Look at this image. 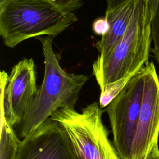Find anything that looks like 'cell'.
<instances>
[{
	"instance_id": "6da1fadb",
	"label": "cell",
	"mask_w": 159,
	"mask_h": 159,
	"mask_svg": "<svg viewBox=\"0 0 159 159\" xmlns=\"http://www.w3.org/2000/svg\"><path fill=\"white\" fill-rule=\"evenodd\" d=\"M83 0H6L0 2V35L13 48L28 39L57 36L78 20Z\"/></svg>"
},
{
	"instance_id": "7a4b0ae2",
	"label": "cell",
	"mask_w": 159,
	"mask_h": 159,
	"mask_svg": "<svg viewBox=\"0 0 159 159\" xmlns=\"http://www.w3.org/2000/svg\"><path fill=\"white\" fill-rule=\"evenodd\" d=\"M54 37H37L42 46L45 72L42 83L19 125L22 139L36 130L57 109L75 106L80 91L89 78L83 74L67 73L61 67L52 47Z\"/></svg>"
},
{
	"instance_id": "3957f363",
	"label": "cell",
	"mask_w": 159,
	"mask_h": 159,
	"mask_svg": "<svg viewBox=\"0 0 159 159\" xmlns=\"http://www.w3.org/2000/svg\"><path fill=\"white\" fill-rule=\"evenodd\" d=\"M150 14L145 0H137L134 11L120 42L106 57H98L93 73L99 86L132 76L148 62L152 42Z\"/></svg>"
},
{
	"instance_id": "277c9868",
	"label": "cell",
	"mask_w": 159,
	"mask_h": 159,
	"mask_svg": "<svg viewBox=\"0 0 159 159\" xmlns=\"http://www.w3.org/2000/svg\"><path fill=\"white\" fill-rule=\"evenodd\" d=\"M104 111L94 101L81 112L75 106H66L50 116L66 132L78 159H121L102 122Z\"/></svg>"
},
{
	"instance_id": "5b68a950",
	"label": "cell",
	"mask_w": 159,
	"mask_h": 159,
	"mask_svg": "<svg viewBox=\"0 0 159 159\" xmlns=\"http://www.w3.org/2000/svg\"><path fill=\"white\" fill-rule=\"evenodd\" d=\"M144 86L143 66L106 107L113 143L121 159H131Z\"/></svg>"
},
{
	"instance_id": "8992f818",
	"label": "cell",
	"mask_w": 159,
	"mask_h": 159,
	"mask_svg": "<svg viewBox=\"0 0 159 159\" xmlns=\"http://www.w3.org/2000/svg\"><path fill=\"white\" fill-rule=\"evenodd\" d=\"M1 113L12 126H18L37 92L36 70L32 58H24L12 68L9 75L1 72Z\"/></svg>"
},
{
	"instance_id": "52a82bcc",
	"label": "cell",
	"mask_w": 159,
	"mask_h": 159,
	"mask_svg": "<svg viewBox=\"0 0 159 159\" xmlns=\"http://www.w3.org/2000/svg\"><path fill=\"white\" fill-rule=\"evenodd\" d=\"M144 86L131 159L145 158L159 134V77L153 62L143 66Z\"/></svg>"
},
{
	"instance_id": "ba28073f",
	"label": "cell",
	"mask_w": 159,
	"mask_h": 159,
	"mask_svg": "<svg viewBox=\"0 0 159 159\" xmlns=\"http://www.w3.org/2000/svg\"><path fill=\"white\" fill-rule=\"evenodd\" d=\"M15 159H78L62 127L49 118L20 142Z\"/></svg>"
},
{
	"instance_id": "9c48e42d",
	"label": "cell",
	"mask_w": 159,
	"mask_h": 159,
	"mask_svg": "<svg viewBox=\"0 0 159 159\" xmlns=\"http://www.w3.org/2000/svg\"><path fill=\"white\" fill-rule=\"evenodd\" d=\"M136 1L130 0L114 11L106 12L104 17L109 24V29L94 45L99 52L98 56H107L122 40L132 19Z\"/></svg>"
},
{
	"instance_id": "30bf717a",
	"label": "cell",
	"mask_w": 159,
	"mask_h": 159,
	"mask_svg": "<svg viewBox=\"0 0 159 159\" xmlns=\"http://www.w3.org/2000/svg\"><path fill=\"white\" fill-rule=\"evenodd\" d=\"M13 127L1 113L0 159H15L16 157L20 140Z\"/></svg>"
},
{
	"instance_id": "8fae6325",
	"label": "cell",
	"mask_w": 159,
	"mask_h": 159,
	"mask_svg": "<svg viewBox=\"0 0 159 159\" xmlns=\"http://www.w3.org/2000/svg\"><path fill=\"white\" fill-rule=\"evenodd\" d=\"M132 76L121 79L117 81L104 85L100 89L101 93L99 104L101 109L106 107L109 103L119 94Z\"/></svg>"
},
{
	"instance_id": "7c38bea8",
	"label": "cell",
	"mask_w": 159,
	"mask_h": 159,
	"mask_svg": "<svg viewBox=\"0 0 159 159\" xmlns=\"http://www.w3.org/2000/svg\"><path fill=\"white\" fill-rule=\"evenodd\" d=\"M150 37L153 43L152 52L155 60L159 64V0L150 22Z\"/></svg>"
},
{
	"instance_id": "4fadbf2b",
	"label": "cell",
	"mask_w": 159,
	"mask_h": 159,
	"mask_svg": "<svg viewBox=\"0 0 159 159\" xmlns=\"http://www.w3.org/2000/svg\"><path fill=\"white\" fill-rule=\"evenodd\" d=\"M109 29V24L104 17H100L96 19L93 24V30L97 34L103 36L107 33Z\"/></svg>"
},
{
	"instance_id": "5bb4252c",
	"label": "cell",
	"mask_w": 159,
	"mask_h": 159,
	"mask_svg": "<svg viewBox=\"0 0 159 159\" xmlns=\"http://www.w3.org/2000/svg\"><path fill=\"white\" fill-rule=\"evenodd\" d=\"M107 2V9L106 11H114L124 4L129 1L130 0H106Z\"/></svg>"
},
{
	"instance_id": "9a60e30c",
	"label": "cell",
	"mask_w": 159,
	"mask_h": 159,
	"mask_svg": "<svg viewBox=\"0 0 159 159\" xmlns=\"http://www.w3.org/2000/svg\"><path fill=\"white\" fill-rule=\"evenodd\" d=\"M145 159H159V148L158 142L154 143L151 149L147 153Z\"/></svg>"
},
{
	"instance_id": "2e32d148",
	"label": "cell",
	"mask_w": 159,
	"mask_h": 159,
	"mask_svg": "<svg viewBox=\"0 0 159 159\" xmlns=\"http://www.w3.org/2000/svg\"><path fill=\"white\" fill-rule=\"evenodd\" d=\"M158 0H145L147 7V9L151 15L152 17L155 12V11L156 9V6L157 5Z\"/></svg>"
},
{
	"instance_id": "e0dca14e",
	"label": "cell",
	"mask_w": 159,
	"mask_h": 159,
	"mask_svg": "<svg viewBox=\"0 0 159 159\" xmlns=\"http://www.w3.org/2000/svg\"><path fill=\"white\" fill-rule=\"evenodd\" d=\"M6 1V0H0V2H4V1Z\"/></svg>"
},
{
	"instance_id": "ac0fdd59",
	"label": "cell",
	"mask_w": 159,
	"mask_h": 159,
	"mask_svg": "<svg viewBox=\"0 0 159 159\" xmlns=\"http://www.w3.org/2000/svg\"><path fill=\"white\" fill-rule=\"evenodd\" d=\"M142 159H145V158H142Z\"/></svg>"
}]
</instances>
